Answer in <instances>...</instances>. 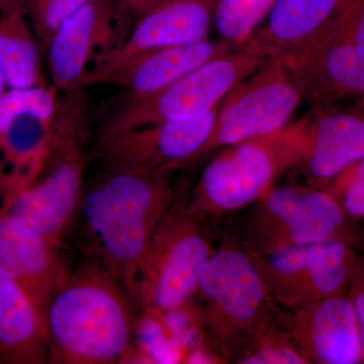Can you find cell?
<instances>
[{
	"label": "cell",
	"mask_w": 364,
	"mask_h": 364,
	"mask_svg": "<svg viewBox=\"0 0 364 364\" xmlns=\"http://www.w3.org/2000/svg\"><path fill=\"white\" fill-rule=\"evenodd\" d=\"M205 321L225 353L238 358L279 320L275 299L248 251L215 250L200 273Z\"/></svg>",
	"instance_id": "6"
},
{
	"label": "cell",
	"mask_w": 364,
	"mask_h": 364,
	"mask_svg": "<svg viewBox=\"0 0 364 364\" xmlns=\"http://www.w3.org/2000/svg\"><path fill=\"white\" fill-rule=\"evenodd\" d=\"M171 172H105L79 205L95 263L135 301L139 269L176 196Z\"/></svg>",
	"instance_id": "1"
},
{
	"label": "cell",
	"mask_w": 364,
	"mask_h": 364,
	"mask_svg": "<svg viewBox=\"0 0 364 364\" xmlns=\"http://www.w3.org/2000/svg\"><path fill=\"white\" fill-rule=\"evenodd\" d=\"M219 1L165 0L136 23L119 51L97 73L119 65L144 52L207 40L210 28L214 25Z\"/></svg>",
	"instance_id": "17"
},
{
	"label": "cell",
	"mask_w": 364,
	"mask_h": 364,
	"mask_svg": "<svg viewBox=\"0 0 364 364\" xmlns=\"http://www.w3.org/2000/svg\"><path fill=\"white\" fill-rule=\"evenodd\" d=\"M282 324L309 363L353 364L361 358L360 330L350 299L332 296L294 306Z\"/></svg>",
	"instance_id": "15"
},
{
	"label": "cell",
	"mask_w": 364,
	"mask_h": 364,
	"mask_svg": "<svg viewBox=\"0 0 364 364\" xmlns=\"http://www.w3.org/2000/svg\"><path fill=\"white\" fill-rule=\"evenodd\" d=\"M361 344H363V348H364V338L361 339Z\"/></svg>",
	"instance_id": "33"
},
{
	"label": "cell",
	"mask_w": 364,
	"mask_h": 364,
	"mask_svg": "<svg viewBox=\"0 0 364 364\" xmlns=\"http://www.w3.org/2000/svg\"><path fill=\"white\" fill-rule=\"evenodd\" d=\"M344 207L352 215H364V176L344 183Z\"/></svg>",
	"instance_id": "29"
},
{
	"label": "cell",
	"mask_w": 364,
	"mask_h": 364,
	"mask_svg": "<svg viewBox=\"0 0 364 364\" xmlns=\"http://www.w3.org/2000/svg\"><path fill=\"white\" fill-rule=\"evenodd\" d=\"M311 117L267 135L227 146L203 170L191 200V212H232L255 203L287 170L296 168L310 143Z\"/></svg>",
	"instance_id": "4"
},
{
	"label": "cell",
	"mask_w": 364,
	"mask_h": 364,
	"mask_svg": "<svg viewBox=\"0 0 364 364\" xmlns=\"http://www.w3.org/2000/svg\"><path fill=\"white\" fill-rule=\"evenodd\" d=\"M0 360L14 364L49 363V345L28 296L0 277Z\"/></svg>",
	"instance_id": "22"
},
{
	"label": "cell",
	"mask_w": 364,
	"mask_h": 364,
	"mask_svg": "<svg viewBox=\"0 0 364 364\" xmlns=\"http://www.w3.org/2000/svg\"><path fill=\"white\" fill-rule=\"evenodd\" d=\"M59 246L0 210V277L28 296L48 340V309L67 277Z\"/></svg>",
	"instance_id": "13"
},
{
	"label": "cell",
	"mask_w": 364,
	"mask_h": 364,
	"mask_svg": "<svg viewBox=\"0 0 364 364\" xmlns=\"http://www.w3.org/2000/svg\"><path fill=\"white\" fill-rule=\"evenodd\" d=\"M343 0H275L267 18L236 49L279 59L318 39L336 21Z\"/></svg>",
	"instance_id": "18"
},
{
	"label": "cell",
	"mask_w": 364,
	"mask_h": 364,
	"mask_svg": "<svg viewBox=\"0 0 364 364\" xmlns=\"http://www.w3.org/2000/svg\"><path fill=\"white\" fill-rule=\"evenodd\" d=\"M6 191V177L4 173V166L0 162V198H4V193Z\"/></svg>",
	"instance_id": "31"
},
{
	"label": "cell",
	"mask_w": 364,
	"mask_h": 364,
	"mask_svg": "<svg viewBox=\"0 0 364 364\" xmlns=\"http://www.w3.org/2000/svg\"><path fill=\"white\" fill-rule=\"evenodd\" d=\"M219 107L193 119L152 124L124 133L95 148V156L109 173L173 171L193 164L214 129Z\"/></svg>",
	"instance_id": "11"
},
{
	"label": "cell",
	"mask_w": 364,
	"mask_h": 364,
	"mask_svg": "<svg viewBox=\"0 0 364 364\" xmlns=\"http://www.w3.org/2000/svg\"><path fill=\"white\" fill-rule=\"evenodd\" d=\"M215 358L210 353L203 350L193 351L189 356L188 363H215Z\"/></svg>",
	"instance_id": "30"
},
{
	"label": "cell",
	"mask_w": 364,
	"mask_h": 364,
	"mask_svg": "<svg viewBox=\"0 0 364 364\" xmlns=\"http://www.w3.org/2000/svg\"><path fill=\"white\" fill-rule=\"evenodd\" d=\"M41 50L25 0H0V67L6 87L49 85Z\"/></svg>",
	"instance_id": "20"
},
{
	"label": "cell",
	"mask_w": 364,
	"mask_h": 364,
	"mask_svg": "<svg viewBox=\"0 0 364 364\" xmlns=\"http://www.w3.org/2000/svg\"><path fill=\"white\" fill-rule=\"evenodd\" d=\"M303 100V90L291 69L282 60H269L222 100L198 159L220 148L280 130Z\"/></svg>",
	"instance_id": "8"
},
{
	"label": "cell",
	"mask_w": 364,
	"mask_h": 364,
	"mask_svg": "<svg viewBox=\"0 0 364 364\" xmlns=\"http://www.w3.org/2000/svg\"><path fill=\"white\" fill-rule=\"evenodd\" d=\"M163 1L165 0H114L124 43L128 39L136 23Z\"/></svg>",
	"instance_id": "28"
},
{
	"label": "cell",
	"mask_w": 364,
	"mask_h": 364,
	"mask_svg": "<svg viewBox=\"0 0 364 364\" xmlns=\"http://www.w3.org/2000/svg\"><path fill=\"white\" fill-rule=\"evenodd\" d=\"M364 158V117L344 112L311 117L310 143L296 170L309 184L331 181Z\"/></svg>",
	"instance_id": "19"
},
{
	"label": "cell",
	"mask_w": 364,
	"mask_h": 364,
	"mask_svg": "<svg viewBox=\"0 0 364 364\" xmlns=\"http://www.w3.org/2000/svg\"><path fill=\"white\" fill-rule=\"evenodd\" d=\"M336 23L364 60V0H343Z\"/></svg>",
	"instance_id": "27"
},
{
	"label": "cell",
	"mask_w": 364,
	"mask_h": 364,
	"mask_svg": "<svg viewBox=\"0 0 364 364\" xmlns=\"http://www.w3.org/2000/svg\"><path fill=\"white\" fill-rule=\"evenodd\" d=\"M268 61L252 52L235 49L215 57L152 95L140 97L123 95L100 119L93 134L95 148L136 129L207 114L234 86Z\"/></svg>",
	"instance_id": "5"
},
{
	"label": "cell",
	"mask_w": 364,
	"mask_h": 364,
	"mask_svg": "<svg viewBox=\"0 0 364 364\" xmlns=\"http://www.w3.org/2000/svg\"><path fill=\"white\" fill-rule=\"evenodd\" d=\"M214 251L202 218L176 193L139 269L136 301L161 314L181 308L198 293L200 273Z\"/></svg>",
	"instance_id": "7"
},
{
	"label": "cell",
	"mask_w": 364,
	"mask_h": 364,
	"mask_svg": "<svg viewBox=\"0 0 364 364\" xmlns=\"http://www.w3.org/2000/svg\"><path fill=\"white\" fill-rule=\"evenodd\" d=\"M279 59L293 72L304 98L318 107L364 95V60L336 21L311 44Z\"/></svg>",
	"instance_id": "14"
},
{
	"label": "cell",
	"mask_w": 364,
	"mask_h": 364,
	"mask_svg": "<svg viewBox=\"0 0 364 364\" xmlns=\"http://www.w3.org/2000/svg\"><path fill=\"white\" fill-rule=\"evenodd\" d=\"M275 0H220L214 26L222 40L235 49L247 40L267 18Z\"/></svg>",
	"instance_id": "23"
},
{
	"label": "cell",
	"mask_w": 364,
	"mask_h": 364,
	"mask_svg": "<svg viewBox=\"0 0 364 364\" xmlns=\"http://www.w3.org/2000/svg\"><path fill=\"white\" fill-rule=\"evenodd\" d=\"M249 253L272 298L289 309L332 296L348 273L347 247L338 238Z\"/></svg>",
	"instance_id": "12"
},
{
	"label": "cell",
	"mask_w": 364,
	"mask_h": 364,
	"mask_svg": "<svg viewBox=\"0 0 364 364\" xmlns=\"http://www.w3.org/2000/svg\"><path fill=\"white\" fill-rule=\"evenodd\" d=\"M53 119L25 114L0 132V162L6 177L4 196L30 186L40 173L52 147Z\"/></svg>",
	"instance_id": "21"
},
{
	"label": "cell",
	"mask_w": 364,
	"mask_h": 364,
	"mask_svg": "<svg viewBox=\"0 0 364 364\" xmlns=\"http://www.w3.org/2000/svg\"><path fill=\"white\" fill-rule=\"evenodd\" d=\"M277 328V327H275ZM275 328L261 335L238 358L243 364H306L303 355L287 331L282 334Z\"/></svg>",
	"instance_id": "25"
},
{
	"label": "cell",
	"mask_w": 364,
	"mask_h": 364,
	"mask_svg": "<svg viewBox=\"0 0 364 364\" xmlns=\"http://www.w3.org/2000/svg\"><path fill=\"white\" fill-rule=\"evenodd\" d=\"M49 155L35 181L4 196L1 212L60 246L82 198L91 114L82 91L61 93Z\"/></svg>",
	"instance_id": "3"
},
{
	"label": "cell",
	"mask_w": 364,
	"mask_h": 364,
	"mask_svg": "<svg viewBox=\"0 0 364 364\" xmlns=\"http://www.w3.org/2000/svg\"><path fill=\"white\" fill-rule=\"evenodd\" d=\"M253 203L246 223L251 253L336 238L344 220L331 195L310 188L272 186Z\"/></svg>",
	"instance_id": "9"
},
{
	"label": "cell",
	"mask_w": 364,
	"mask_h": 364,
	"mask_svg": "<svg viewBox=\"0 0 364 364\" xmlns=\"http://www.w3.org/2000/svg\"><path fill=\"white\" fill-rule=\"evenodd\" d=\"M86 1L87 0H25L43 52L63 21Z\"/></svg>",
	"instance_id": "26"
},
{
	"label": "cell",
	"mask_w": 364,
	"mask_h": 364,
	"mask_svg": "<svg viewBox=\"0 0 364 364\" xmlns=\"http://www.w3.org/2000/svg\"><path fill=\"white\" fill-rule=\"evenodd\" d=\"M123 44L114 0H87L46 48L52 85L59 92L82 90Z\"/></svg>",
	"instance_id": "10"
},
{
	"label": "cell",
	"mask_w": 364,
	"mask_h": 364,
	"mask_svg": "<svg viewBox=\"0 0 364 364\" xmlns=\"http://www.w3.org/2000/svg\"><path fill=\"white\" fill-rule=\"evenodd\" d=\"M6 80H4V73H2L1 67H0V95L4 92V90H6Z\"/></svg>",
	"instance_id": "32"
},
{
	"label": "cell",
	"mask_w": 364,
	"mask_h": 364,
	"mask_svg": "<svg viewBox=\"0 0 364 364\" xmlns=\"http://www.w3.org/2000/svg\"><path fill=\"white\" fill-rule=\"evenodd\" d=\"M234 49L231 43L222 39L158 48L100 72L91 78L90 85L119 86L126 90L127 97H146Z\"/></svg>",
	"instance_id": "16"
},
{
	"label": "cell",
	"mask_w": 364,
	"mask_h": 364,
	"mask_svg": "<svg viewBox=\"0 0 364 364\" xmlns=\"http://www.w3.org/2000/svg\"><path fill=\"white\" fill-rule=\"evenodd\" d=\"M129 299L98 264L67 275L48 309L49 363L107 364L123 359L135 326Z\"/></svg>",
	"instance_id": "2"
},
{
	"label": "cell",
	"mask_w": 364,
	"mask_h": 364,
	"mask_svg": "<svg viewBox=\"0 0 364 364\" xmlns=\"http://www.w3.org/2000/svg\"><path fill=\"white\" fill-rule=\"evenodd\" d=\"M58 98L59 91L52 85L28 88L6 87L0 95V132L16 117L25 114L53 119Z\"/></svg>",
	"instance_id": "24"
}]
</instances>
